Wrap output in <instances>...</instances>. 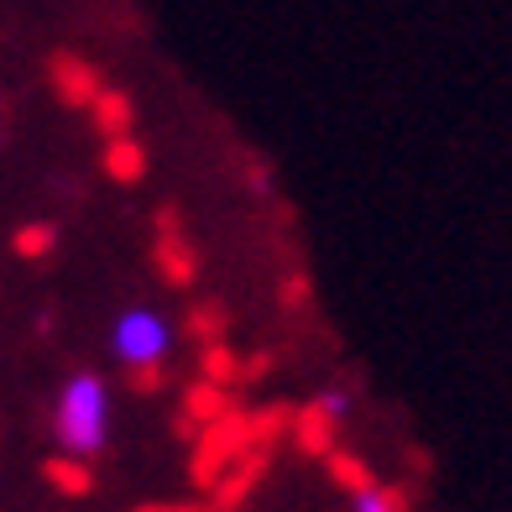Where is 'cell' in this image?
I'll return each instance as SVG.
<instances>
[{
  "label": "cell",
  "instance_id": "7a4b0ae2",
  "mask_svg": "<svg viewBox=\"0 0 512 512\" xmlns=\"http://www.w3.org/2000/svg\"><path fill=\"white\" fill-rule=\"evenodd\" d=\"M105 351L121 371H131V377H157L178 351V324L157 304H126L105 330Z\"/></svg>",
  "mask_w": 512,
  "mask_h": 512
},
{
  "label": "cell",
  "instance_id": "277c9868",
  "mask_svg": "<svg viewBox=\"0 0 512 512\" xmlns=\"http://www.w3.org/2000/svg\"><path fill=\"white\" fill-rule=\"evenodd\" d=\"M319 413L324 418H345V413H351V392H345V387H324L319 392Z\"/></svg>",
  "mask_w": 512,
  "mask_h": 512
},
{
  "label": "cell",
  "instance_id": "6da1fadb",
  "mask_svg": "<svg viewBox=\"0 0 512 512\" xmlns=\"http://www.w3.org/2000/svg\"><path fill=\"white\" fill-rule=\"evenodd\" d=\"M48 439L63 460L89 465L110 450L115 439V392L100 377L95 366H79L68 371L53 392V408H48Z\"/></svg>",
  "mask_w": 512,
  "mask_h": 512
},
{
  "label": "cell",
  "instance_id": "3957f363",
  "mask_svg": "<svg viewBox=\"0 0 512 512\" xmlns=\"http://www.w3.org/2000/svg\"><path fill=\"white\" fill-rule=\"evenodd\" d=\"M345 507H351V512H408L398 492H387L382 481H366V476L351 481V492H345Z\"/></svg>",
  "mask_w": 512,
  "mask_h": 512
}]
</instances>
